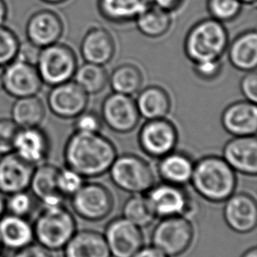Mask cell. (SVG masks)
<instances>
[{
  "instance_id": "1",
  "label": "cell",
  "mask_w": 257,
  "mask_h": 257,
  "mask_svg": "<svg viewBox=\"0 0 257 257\" xmlns=\"http://www.w3.org/2000/svg\"><path fill=\"white\" fill-rule=\"evenodd\" d=\"M117 156L114 144L100 133L74 131L67 140L63 150L66 167L84 178H96L104 175Z\"/></svg>"
},
{
  "instance_id": "2",
  "label": "cell",
  "mask_w": 257,
  "mask_h": 257,
  "mask_svg": "<svg viewBox=\"0 0 257 257\" xmlns=\"http://www.w3.org/2000/svg\"><path fill=\"white\" fill-rule=\"evenodd\" d=\"M190 184L205 200L222 203L235 191L236 172L222 157L207 156L195 162Z\"/></svg>"
},
{
  "instance_id": "3",
  "label": "cell",
  "mask_w": 257,
  "mask_h": 257,
  "mask_svg": "<svg viewBox=\"0 0 257 257\" xmlns=\"http://www.w3.org/2000/svg\"><path fill=\"white\" fill-rule=\"evenodd\" d=\"M229 42V34L225 24L212 18H205L188 31L184 39V54L193 63L220 60Z\"/></svg>"
},
{
  "instance_id": "4",
  "label": "cell",
  "mask_w": 257,
  "mask_h": 257,
  "mask_svg": "<svg viewBox=\"0 0 257 257\" xmlns=\"http://www.w3.org/2000/svg\"><path fill=\"white\" fill-rule=\"evenodd\" d=\"M32 224L35 240L49 251L63 249L77 232L76 219L64 205L42 206Z\"/></svg>"
},
{
  "instance_id": "5",
  "label": "cell",
  "mask_w": 257,
  "mask_h": 257,
  "mask_svg": "<svg viewBox=\"0 0 257 257\" xmlns=\"http://www.w3.org/2000/svg\"><path fill=\"white\" fill-rule=\"evenodd\" d=\"M112 184L130 194H145L155 184L150 164L135 154L117 156L109 170Z\"/></svg>"
},
{
  "instance_id": "6",
  "label": "cell",
  "mask_w": 257,
  "mask_h": 257,
  "mask_svg": "<svg viewBox=\"0 0 257 257\" xmlns=\"http://www.w3.org/2000/svg\"><path fill=\"white\" fill-rule=\"evenodd\" d=\"M35 66L43 84L53 87L73 80L78 62L70 46L57 42L40 49Z\"/></svg>"
},
{
  "instance_id": "7",
  "label": "cell",
  "mask_w": 257,
  "mask_h": 257,
  "mask_svg": "<svg viewBox=\"0 0 257 257\" xmlns=\"http://www.w3.org/2000/svg\"><path fill=\"white\" fill-rule=\"evenodd\" d=\"M144 195L156 218L183 216L191 221L197 215L198 205L184 187L163 182Z\"/></svg>"
},
{
  "instance_id": "8",
  "label": "cell",
  "mask_w": 257,
  "mask_h": 257,
  "mask_svg": "<svg viewBox=\"0 0 257 257\" xmlns=\"http://www.w3.org/2000/svg\"><path fill=\"white\" fill-rule=\"evenodd\" d=\"M194 228L190 219L183 216L161 219L155 226L151 241L153 247L168 257H176L189 249L194 239Z\"/></svg>"
},
{
  "instance_id": "9",
  "label": "cell",
  "mask_w": 257,
  "mask_h": 257,
  "mask_svg": "<svg viewBox=\"0 0 257 257\" xmlns=\"http://www.w3.org/2000/svg\"><path fill=\"white\" fill-rule=\"evenodd\" d=\"M74 212L88 221H100L110 215L114 198L111 191L99 183H84L70 198Z\"/></svg>"
},
{
  "instance_id": "10",
  "label": "cell",
  "mask_w": 257,
  "mask_h": 257,
  "mask_svg": "<svg viewBox=\"0 0 257 257\" xmlns=\"http://www.w3.org/2000/svg\"><path fill=\"white\" fill-rule=\"evenodd\" d=\"M138 143L148 157L161 159L173 152L178 143V132L166 118L147 120L140 129Z\"/></svg>"
},
{
  "instance_id": "11",
  "label": "cell",
  "mask_w": 257,
  "mask_h": 257,
  "mask_svg": "<svg viewBox=\"0 0 257 257\" xmlns=\"http://www.w3.org/2000/svg\"><path fill=\"white\" fill-rule=\"evenodd\" d=\"M103 123L111 131L118 134H128L138 125L141 116L136 101L123 94H109L101 105Z\"/></svg>"
},
{
  "instance_id": "12",
  "label": "cell",
  "mask_w": 257,
  "mask_h": 257,
  "mask_svg": "<svg viewBox=\"0 0 257 257\" xmlns=\"http://www.w3.org/2000/svg\"><path fill=\"white\" fill-rule=\"evenodd\" d=\"M43 85L35 64L15 59L3 68V90L11 97L36 96Z\"/></svg>"
},
{
  "instance_id": "13",
  "label": "cell",
  "mask_w": 257,
  "mask_h": 257,
  "mask_svg": "<svg viewBox=\"0 0 257 257\" xmlns=\"http://www.w3.org/2000/svg\"><path fill=\"white\" fill-rule=\"evenodd\" d=\"M104 237L113 257H132L144 243L142 228L123 217L115 218L108 223Z\"/></svg>"
},
{
  "instance_id": "14",
  "label": "cell",
  "mask_w": 257,
  "mask_h": 257,
  "mask_svg": "<svg viewBox=\"0 0 257 257\" xmlns=\"http://www.w3.org/2000/svg\"><path fill=\"white\" fill-rule=\"evenodd\" d=\"M89 95L74 81L51 87L47 105L53 114L63 119L77 118L86 110Z\"/></svg>"
},
{
  "instance_id": "15",
  "label": "cell",
  "mask_w": 257,
  "mask_h": 257,
  "mask_svg": "<svg viewBox=\"0 0 257 257\" xmlns=\"http://www.w3.org/2000/svg\"><path fill=\"white\" fill-rule=\"evenodd\" d=\"M51 151V141L41 127L19 128L15 137L14 152L22 160L36 167L48 160Z\"/></svg>"
},
{
  "instance_id": "16",
  "label": "cell",
  "mask_w": 257,
  "mask_h": 257,
  "mask_svg": "<svg viewBox=\"0 0 257 257\" xmlns=\"http://www.w3.org/2000/svg\"><path fill=\"white\" fill-rule=\"evenodd\" d=\"M223 217L229 228L239 233H247L257 224V204L251 195L233 193L225 201Z\"/></svg>"
},
{
  "instance_id": "17",
  "label": "cell",
  "mask_w": 257,
  "mask_h": 257,
  "mask_svg": "<svg viewBox=\"0 0 257 257\" xmlns=\"http://www.w3.org/2000/svg\"><path fill=\"white\" fill-rule=\"evenodd\" d=\"M64 33V25L58 14L52 11H39L33 14L26 28L28 42L38 49L59 42Z\"/></svg>"
},
{
  "instance_id": "18",
  "label": "cell",
  "mask_w": 257,
  "mask_h": 257,
  "mask_svg": "<svg viewBox=\"0 0 257 257\" xmlns=\"http://www.w3.org/2000/svg\"><path fill=\"white\" fill-rule=\"evenodd\" d=\"M222 158L235 172L255 177L257 140L255 136L233 137L225 144Z\"/></svg>"
},
{
  "instance_id": "19",
  "label": "cell",
  "mask_w": 257,
  "mask_h": 257,
  "mask_svg": "<svg viewBox=\"0 0 257 257\" xmlns=\"http://www.w3.org/2000/svg\"><path fill=\"white\" fill-rule=\"evenodd\" d=\"M35 167L14 152L0 157V191L6 195L28 191Z\"/></svg>"
},
{
  "instance_id": "20",
  "label": "cell",
  "mask_w": 257,
  "mask_h": 257,
  "mask_svg": "<svg viewBox=\"0 0 257 257\" xmlns=\"http://www.w3.org/2000/svg\"><path fill=\"white\" fill-rule=\"evenodd\" d=\"M80 53L85 63L104 66L114 57V38L107 29L93 27L86 32L82 39Z\"/></svg>"
},
{
  "instance_id": "21",
  "label": "cell",
  "mask_w": 257,
  "mask_h": 257,
  "mask_svg": "<svg viewBox=\"0 0 257 257\" xmlns=\"http://www.w3.org/2000/svg\"><path fill=\"white\" fill-rule=\"evenodd\" d=\"M58 171L57 166L46 162L35 167L32 175L29 190L44 207L64 205L65 198L57 190Z\"/></svg>"
},
{
  "instance_id": "22",
  "label": "cell",
  "mask_w": 257,
  "mask_h": 257,
  "mask_svg": "<svg viewBox=\"0 0 257 257\" xmlns=\"http://www.w3.org/2000/svg\"><path fill=\"white\" fill-rule=\"evenodd\" d=\"M221 125L233 137L256 135V104L247 100L229 104L221 115Z\"/></svg>"
},
{
  "instance_id": "23",
  "label": "cell",
  "mask_w": 257,
  "mask_h": 257,
  "mask_svg": "<svg viewBox=\"0 0 257 257\" xmlns=\"http://www.w3.org/2000/svg\"><path fill=\"white\" fill-rule=\"evenodd\" d=\"M34 241V228L29 219L7 212L0 219V243L2 247L17 251Z\"/></svg>"
},
{
  "instance_id": "24",
  "label": "cell",
  "mask_w": 257,
  "mask_h": 257,
  "mask_svg": "<svg viewBox=\"0 0 257 257\" xmlns=\"http://www.w3.org/2000/svg\"><path fill=\"white\" fill-rule=\"evenodd\" d=\"M226 51L231 65L240 71L255 70L257 66V33L248 29L229 42Z\"/></svg>"
},
{
  "instance_id": "25",
  "label": "cell",
  "mask_w": 257,
  "mask_h": 257,
  "mask_svg": "<svg viewBox=\"0 0 257 257\" xmlns=\"http://www.w3.org/2000/svg\"><path fill=\"white\" fill-rule=\"evenodd\" d=\"M194 164L187 154L174 150L159 159L157 171L164 183L184 187L191 183Z\"/></svg>"
},
{
  "instance_id": "26",
  "label": "cell",
  "mask_w": 257,
  "mask_h": 257,
  "mask_svg": "<svg viewBox=\"0 0 257 257\" xmlns=\"http://www.w3.org/2000/svg\"><path fill=\"white\" fill-rule=\"evenodd\" d=\"M63 250L64 257H111L104 234L93 230L76 232Z\"/></svg>"
},
{
  "instance_id": "27",
  "label": "cell",
  "mask_w": 257,
  "mask_h": 257,
  "mask_svg": "<svg viewBox=\"0 0 257 257\" xmlns=\"http://www.w3.org/2000/svg\"><path fill=\"white\" fill-rule=\"evenodd\" d=\"M136 104L140 116L147 120L166 118L171 109L167 90L157 85H150L139 91Z\"/></svg>"
},
{
  "instance_id": "28",
  "label": "cell",
  "mask_w": 257,
  "mask_h": 257,
  "mask_svg": "<svg viewBox=\"0 0 257 257\" xmlns=\"http://www.w3.org/2000/svg\"><path fill=\"white\" fill-rule=\"evenodd\" d=\"M47 114L45 103L36 96L16 98L11 108V119L19 128L41 126Z\"/></svg>"
},
{
  "instance_id": "29",
  "label": "cell",
  "mask_w": 257,
  "mask_h": 257,
  "mask_svg": "<svg viewBox=\"0 0 257 257\" xmlns=\"http://www.w3.org/2000/svg\"><path fill=\"white\" fill-rule=\"evenodd\" d=\"M149 4V0H97V7L105 21L123 24L135 21Z\"/></svg>"
},
{
  "instance_id": "30",
  "label": "cell",
  "mask_w": 257,
  "mask_h": 257,
  "mask_svg": "<svg viewBox=\"0 0 257 257\" xmlns=\"http://www.w3.org/2000/svg\"><path fill=\"white\" fill-rule=\"evenodd\" d=\"M135 22L142 35L148 38L157 39L170 31L173 20L171 13L149 4L137 16Z\"/></svg>"
},
{
  "instance_id": "31",
  "label": "cell",
  "mask_w": 257,
  "mask_h": 257,
  "mask_svg": "<svg viewBox=\"0 0 257 257\" xmlns=\"http://www.w3.org/2000/svg\"><path fill=\"white\" fill-rule=\"evenodd\" d=\"M143 74L135 64L124 63L115 68L108 78V84L115 93L133 96L143 86Z\"/></svg>"
},
{
  "instance_id": "32",
  "label": "cell",
  "mask_w": 257,
  "mask_h": 257,
  "mask_svg": "<svg viewBox=\"0 0 257 257\" xmlns=\"http://www.w3.org/2000/svg\"><path fill=\"white\" fill-rule=\"evenodd\" d=\"M107 71L104 66L84 63L77 67L73 81L78 84L88 95L100 93L108 84Z\"/></svg>"
},
{
  "instance_id": "33",
  "label": "cell",
  "mask_w": 257,
  "mask_h": 257,
  "mask_svg": "<svg viewBox=\"0 0 257 257\" xmlns=\"http://www.w3.org/2000/svg\"><path fill=\"white\" fill-rule=\"evenodd\" d=\"M122 217L140 228L150 226L156 219L144 194H133L125 200L122 207Z\"/></svg>"
},
{
  "instance_id": "34",
  "label": "cell",
  "mask_w": 257,
  "mask_h": 257,
  "mask_svg": "<svg viewBox=\"0 0 257 257\" xmlns=\"http://www.w3.org/2000/svg\"><path fill=\"white\" fill-rule=\"evenodd\" d=\"M239 0H207L206 9L210 18L226 24L234 21L242 10Z\"/></svg>"
},
{
  "instance_id": "35",
  "label": "cell",
  "mask_w": 257,
  "mask_h": 257,
  "mask_svg": "<svg viewBox=\"0 0 257 257\" xmlns=\"http://www.w3.org/2000/svg\"><path fill=\"white\" fill-rule=\"evenodd\" d=\"M21 42L10 28L0 26V68H5L17 58Z\"/></svg>"
},
{
  "instance_id": "36",
  "label": "cell",
  "mask_w": 257,
  "mask_h": 257,
  "mask_svg": "<svg viewBox=\"0 0 257 257\" xmlns=\"http://www.w3.org/2000/svg\"><path fill=\"white\" fill-rule=\"evenodd\" d=\"M29 191V190H28ZM28 191L7 196V212L28 219L35 207V197Z\"/></svg>"
},
{
  "instance_id": "37",
  "label": "cell",
  "mask_w": 257,
  "mask_h": 257,
  "mask_svg": "<svg viewBox=\"0 0 257 257\" xmlns=\"http://www.w3.org/2000/svg\"><path fill=\"white\" fill-rule=\"evenodd\" d=\"M84 184V177L80 174L70 168H59L57 174V190L64 198H71Z\"/></svg>"
},
{
  "instance_id": "38",
  "label": "cell",
  "mask_w": 257,
  "mask_h": 257,
  "mask_svg": "<svg viewBox=\"0 0 257 257\" xmlns=\"http://www.w3.org/2000/svg\"><path fill=\"white\" fill-rule=\"evenodd\" d=\"M103 120L100 115L94 111H83L74 118V131L81 133H100Z\"/></svg>"
},
{
  "instance_id": "39",
  "label": "cell",
  "mask_w": 257,
  "mask_h": 257,
  "mask_svg": "<svg viewBox=\"0 0 257 257\" xmlns=\"http://www.w3.org/2000/svg\"><path fill=\"white\" fill-rule=\"evenodd\" d=\"M18 130L19 127L11 118H0V157L14 152Z\"/></svg>"
},
{
  "instance_id": "40",
  "label": "cell",
  "mask_w": 257,
  "mask_h": 257,
  "mask_svg": "<svg viewBox=\"0 0 257 257\" xmlns=\"http://www.w3.org/2000/svg\"><path fill=\"white\" fill-rule=\"evenodd\" d=\"M194 72L203 80H212L219 76L222 70L220 60H209L193 63Z\"/></svg>"
},
{
  "instance_id": "41",
  "label": "cell",
  "mask_w": 257,
  "mask_h": 257,
  "mask_svg": "<svg viewBox=\"0 0 257 257\" xmlns=\"http://www.w3.org/2000/svg\"><path fill=\"white\" fill-rule=\"evenodd\" d=\"M240 89L246 100L256 104L257 74L255 70L246 72L240 80Z\"/></svg>"
},
{
  "instance_id": "42",
  "label": "cell",
  "mask_w": 257,
  "mask_h": 257,
  "mask_svg": "<svg viewBox=\"0 0 257 257\" xmlns=\"http://www.w3.org/2000/svg\"><path fill=\"white\" fill-rule=\"evenodd\" d=\"M13 257H53L50 251L38 243H33L15 251Z\"/></svg>"
},
{
  "instance_id": "43",
  "label": "cell",
  "mask_w": 257,
  "mask_h": 257,
  "mask_svg": "<svg viewBox=\"0 0 257 257\" xmlns=\"http://www.w3.org/2000/svg\"><path fill=\"white\" fill-rule=\"evenodd\" d=\"M40 49L36 48L35 46L32 45L31 43L28 42V44H21L18 53L17 58L16 59L21 60L23 62L35 64L36 63L37 58H38L39 52Z\"/></svg>"
},
{
  "instance_id": "44",
  "label": "cell",
  "mask_w": 257,
  "mask_h": 257,
  "mask_svg": "<svg viewBox=\"0 0 257 257\" xmlns=\"http://www.w3.org/2000/svg\"><path fill=\"white\" fill-rule=\"evenodd\" d=\"M184 2V0H149V3L171 14L178 10Z\"/></svg>"
},
{
  "instance_id": "45",
  "label": "cell",
  "mask_w": 257,
  "mask_h": 257,
  "mask_svg": "<svg viewBox=\"0 0 257 257\" xmlns=\"http://www.w3.org/2000/svg\"><path fill=\"white\" fill-rule=\"evenodd\" d=\"M132 257H168L163 252L158 250L157 247L150 246V247H143L136 254Z\"/></svg>"
},
{
  "instance_id": "46",
  "label": "cell",
  "mask_w": 257,
  "mask_h": 257,
  "mask_svg": "<svg viewBox=\"0 0 257 257\" xmlns=\"http://www.w3.org/2000/svg\"><path fill=\"white\" fill-rule=\"evenodd\" d=\"M7 17V4L4 0H0V26L4 25Z\"/></svg>"
},
{
  "instance_id": "47",
  "label": "cell",
  "mask_w": 257,
  "mask_h": 257,
  "mask_svg": "<svg viewBox=\"0 0 257 257\" xmlns=\"http://www.w3.org/2000/svg\"><path fill=\"white\" fill-rule=\"evenodd\" d=\"M7 213V196L0 191V219Z\"/></svg>"
},
{
  "instance_id": "48",
  "label": "cell",
  "mask_w": 257,
  "mask_h": 257,
  "mask_svg": "<svg viewBox=\"0 0 257 257\" xmlns=\"http://www.w3.org/2000/svg\"><path fill=\"white\" fill-rule=\"evenodd\" d=\"M241 257H257L256 247H252V248L247 249V250L241 255Z\"/></svg>"
},
{
  "instance_id": "49",
  "label": "cell",
  "mask_w": 257,
  "mask_h": 257,
  "mask_svg": "<svg viewBox=\"0 0 257 257\" xmlns=\"http://www.w3.org/2000/svg\"><path fill=\"white\" fill-rule=\"evenodd\" d=\"M43 2L48 4H53V5H58V4L64 3L68 0H42Z\"/></svg>"
},
{
  "instance_id": "50",
  "label": "cell",
  "mask_w": 257,
  "mask_h": 257,
  "mask_svg": "<svg viewBox=\"0 0 257 257\" xmlns=\"http://www.w3.org/2000/svg\"><path fill=\"white\" fill-rule=\"evenodd\" d=\"M243 6H252L256 3V0H239Z\"/></svg>"
},
{
  "instance_id": "51",
  "label": "cell",
  "mask_w": 257,
  "mask_h": 257,
  "mask_svg": "<svg viewBox=\"0 0 257 257\" xmlns=\"http://www.w3.org/2000/svg\"><path fill=\"white\" fill-rule=\"evenodd\" d=\"M3 90V68H0V91Z\"/></svg>"
},
{
  "instance_id": "52",
  "label": "cell",
  "mask_w": 257,
  "mask_h": 257,
  "mask_svg": "<svg viewBox=\"0 0 257 257\" xmlns=\"http://www.w3.org/2000/svg\"><path fill=\"white\" fill-rule=\"evenodd\" d=\"M3 247H2V246H1V243H0V254H1V249H2Z\"/></svg>"
},
{
  "instance_id": "53",
  "label": "cell",
  "mask_w": 257,
  "mask_h": 257,
  "mask_svg": "<svg viewBox=\"0 0 257 257\" xmlns=\"http://www.w3.org/2000/svg\"><path fill=\"white\" fill-rule=\"evenodd\" d=\"M0 257H6V256H4V255H2V254H0Z\"/></svg>"
}]
</instances>
